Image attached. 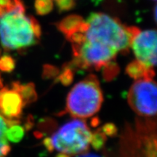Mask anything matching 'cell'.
<instances>
[{"mask_svg": "<svg viewBox=\"0 0 157 157\" xmlns=\"http://www.w3.org/2000/svg\"><path fill=\"white\" fill-rule=\"evenodd\" d=\"M41 26L32 16L25 15V6L0 15V41L5 50H20L36 44Z\"/></svg>", "mask_w": 157, "mask_h": 157, "instance_id": "cell-1", "label": "cell"}, {"mask_svg": "<svg viewBox=\"0 0 157 157\" xmlns=\"http://www.w3.org/2000/svg\"><path fill=\"white\" fill-rule=\"evenodd\" d=\"M84 40L101 43L117 52L127 53L133 37L140 31L135 26H127L117 18L102 13H92L86 21Z\"/></svg>", "mask_w": 157, "mask_h": 157, "instance_id": "cell-2", "label": "cell"}, {"mask_svg": "<svg viewBox=\"0 0 157 157\" xmlns=\"http://www.w3.org/2000/svg\"><path fill=\"white\" fill-rule=\"evenodd\" d=\"M92 135L89 127L82 119H75L60 127L50 138L45 139L44 146L49 150H56L68 156H76L87 151Z\"/></svg>", "mask_w": 157, "mask_h": 157, "instance_id": "cell-3", "label": "cell"}, {"mask_svg": "<svg viewBox=\"0 0 157 157\" xmlns=\"http://www.w3.org/2000/svg\"><path fill=\"white\" fill-rule=\"evenodd\" d=\"M103 101V92L98 78L89 75L71 90L66 98V111L77 119L95 115Z\"/></svg>", "mask_w": 157, "mask_h": 157, "instance_id": "cell-4", "label": "cell"}, {"mask_svg": "<svg viewBox=\"0 0 157 157\" xmlns=\"http://www.w3.org/2000/svg\"><path fill=\"white\" fill-rule=\"evenodd\" d=\"M74 59L66 66L73 68L100 70L114 60L118 52L101 43L84 40L82 44L72 45Z\"/></svg>", "mask_w": 157, "mask_h": 157, "instance_id": "cell-5", "label": "cell"}, {"mask_svg": "<svg viewBox=\"0 0 157 157\" xmlns=\"http://www.w3.org/2000/svg\"><path fill=\"white\" fill-rule=\"evenodd\" d=\"M156 84L153 78H142L129 88L127 100L129 106L140 117H151L156 114Z\"/></svg>", "mask_w": 157, "mask_h": 157, "instance_id": "cell-6", "label": "cell"}, {"mask_svg": "<svg viewBox=\"0 0 157 157\" xmlns=\"http://www.w3.org/2000/svg\"><path fill=\"white\" fill-rule=\"evenodd\" d=\"M156 30H140L131 42L137 60L151 69L156 64Z\"/></svg>", "mask_w": 157, "mask_h": 157, "instance_id": "cell-7", "label": "cell"}, {"mask_svg": "<svg viewBox=\"0 0 157 157\" xmlns=\"http://www.w3.org/2000/svg\"><path fill=\"white\" fill-rule=\"evenodd\" d=\"M24 108L21 96L11 87L0 89V115L10 121H17Z\"/></svg>", "mask_w": 157, "mask_h": 157, "instance_id": "cell-8", "label": "cell"}, {"mask_svg": "<svg viewBox=\"0 0 157 157\" xmlns=\"http://www.w3.org/2000/svg\"><path fill=\"white\" fill-rule=\"evenodd\" d=\"M57 27L68 39L76 33L85 31L87 24L80 15H70L58 23Z\"/></svg>", "mask_w": 157, "mask_h": 157, "instance_id": "cell-9", "label": "cell"}, {"mask_svg": "<svg viewBox=\"0 0 157 157\" xmlns=\"http://www.w3.org/2000/svg\"><path fill=\"white\" fill-rule=\"evenodd\" d=\"M125 71L127 75L135 80L142 78H153L155 76L154 69L147 68L137 60L129 63L127 66Z\"/></svg>", "mask_w": 157, "mask_h": 157, "instance_id": "cell-10", "label": "cell"}, {"mask_svg": "<svg viewBox=\"0 0 157 157\" xmlns=\"http://www.w3.org/2000/svg\"><path fill=\"white\" fill-rule=\"evenodd\" d=\"M11 86L15 90H17V93L21 96L24 106L34 103L36 101L37 93L34 84L33 83L22 84L18 82H13Z\"/></svg>", "mask_w": 157, "mask_h": 157, "instance_id": "cell-11", "label": "cell"}, {"mask_svg": "<svg viewBox=\"0 0 157 157\" xmlns=\"http://www.w3.org/2000/svg\"><path fill=\"white\" fill-rule=\"evenodd\" d=\"M18 123L17 121H10L0 115V157H7L10 151L8 140L6 137V132L10 125Z\"/></svg>", "mask_w": 157, "mask_h": 157, "instance_id": "cell-12", "label": "cell"}, {"mask_svg": "<svg viewBox=\"0 0 157 157\" xmlns=\"http://www.w3.org/2000/svg\"><path fill=\"white\" fill-rule=\"evenodd\" d=\"M25 130L22 126L18 124H13L10 125L6 132V137L7 140L13 143H18L24 137Z\"/></svg>", "mask_w": 157, "mask_h": 157, "instance_id": "cell-13", "label": "cell"}, {"mask_svg": "<svg viewBox=\"0 0 157 157\" xmlns=\"http://www.w3.org/2000/svg\"><path fill=\"white\" fill-rule=\"evenodd\" d=\"M54 0H35L34 8L39 15H48L52 10Z\"/></svg>", "mask_w": 157, "mask_h": 157, "instance_id": "cell-14", "label": "cell"}, {"mask_svg": "<svg viewBox=\"0 0 157 157\" xmlns=\"http://www.w3.org/2000/svg\"><path fill=\"white\" fill-rule=\"evenodd\" d=\"M106 140L107 136L105 135V133L102 131V129L101 128L93 133L90 145H92L95 150H100V149L103 148L104 145H105Z\"/></svg>", "mask_w": 157, "mask_h": 157, "instance_id": "cell-15", "label": "cell"}, {"mask_svg": "<svg viewBox=\"0 0 157 157\" xmlns=\"http://www.w3.org/2000/svg\"><path fill=\"white\" fill-rule=\"evenodd\" d=\"M15 61L10 55H4L0 57V71L5 73H10L15 69Z\"/></svg>", "mask_w": 157, "mask_h": 157, "instance_id": "cell-16", "label": "cell"}, {"mask_svg": "<svg viewBox=\"0 0 157 157\" xmlns=\"http://www.w3.org/2000/svg\"><path fill=\"white\" fill-rule=\"evenodd\" d=\"M22 5V0H0V15Z\"/></svg>", "mask_w": 157, "mask_h": 157, "instance_id": "cell-17", "label": "cell"}, {"mask_svg": "<svg viewBox=\"0 0 157 157\" xmlns=\"http://www.w3.org/2000/svg\"><path fill=\"white\" fill-rule=\"evenodd\" d=\"M103 76L105 79L111 80L117 75L119 71V68L117 63L113 61H111L103 66Z\"/></svg>", "mask_w": 157, "mask_h": 157, "instance_id": "cell-18", "label": "cell"}, {"mask_svg": "<svg viewBox=\"0 0 157 157\" xmlns=\"http://www.w3.org/2000/svg\"><path fill=\"white\" fill-rule=\"evenodd\" d=\"M64 69L63 70L62 73L60 74V76H58V78L60 80V82H61L64 85H68L70 84L71 82L73 81L74 78V74L72 71L71 68L68 67L66 65L63 66Z\"/></svg>", "mask_w": 157, "mask_h": 157, "instance_id": "cell-19", "label": "cell"}, {"mask_svg": "<svg viewBox=\"0 0 157 157\" xmlns=\"http://www.w3.org/2000/svg\"><path fill=\"white\" fill-rule=\"evenodd\" d=\"M60 12L69 11L75 7L76 0H54Z\"/></svg>", "mask_w": 157, "mask_h": 157, "instance_id": "cell-20", "label": "cell"}, {"mask_svg": "<svg viewBox=\"0 0 157 157\" xmlns=\"http://www.w3.org/2000/svg\"><path fill=\"white\" fill-rule=\"evenodd\" d=\"M101 129L106 136H113L117 134V127L113 124H106Z\"/></svg>", "mask_w": 157, "mask_h": 157, "instance_id": "cell-21", "label": "cell"}, {"mask_svg": "<svg viewBox=\"0 0 157 157\" xmlns=\"http://www.w3.org/2000/svg\"><path fill=\"white\" fill-rule=\"evenodd\" d=\"M76 157H104L101 155L96 154H92V153H83V154L76 155Z\"/></svg>", "mask_w": 157, "mask_h": 157, "instance_id": "cell-22", "label": "cell"}, {"mask_svg": "<svg viewBox=\"0 0 157 157\" xmlns=\"http://www.w3.org/2000/svg\"><path fill=\"white\" fill-rule=\"evenodd\" d=\"M56 157H70V156H68L67 154H63V153H59V154L56 156Z\"/></svg>", "mask_w": 157, "mask_h": 157, "instance_id": "cell-23", "label": "cell"}, {"mask_svg": "<svg viewBox=\"0 0 157 157\" xmlns=\"http://www.w3.org/2000/svg\"><path fill=\"white\" fill-rule=\"evenodd\" d=\"M2 87H3V81H2V79L1 74H0V89Z\"/></svg>", "mask_w": 157, "mask_h": 157, "instance_id": "cell-24", "label": "cell"}, {"mask_svg": "<svg viewBox=\"0 0 157 157\" xmlns=\"http://www.w3.org/2000/svg\"><path fill=\"white\" fill-rule=\"evenodd\" d=\"M154 19H155V21H156V17H157V16H156V7H154Z\"/></svg>", "mask_w": 157, "mask_h": 157, "instance_id": "cell-25", "label": "cell"}, {"mask_svg": "<svg viewBox=\"0 0 157 157\" xmlns=\"http://www.w3.org/2000/svg\"><path fill=\"white\" fill-rule=\"evenodd\" d=\"M0 54H1V48H0Z\"/></svg>", "mask_w": 157, "mask_h": 157, "instance_id": "cell-26", "label": "cell"}, {"mask_svg": "<svg viewBox=\"0 0 157 157\" xmlns=\"http://www.w3.org/2000/svg\"><path fill=\"white\" fill-rule=\"evenodd\" d=\"M154 1H155V0H154Z\"/></svg>", "mask_w": 157, "mask_h": 157, "instance_id": "cell-27", "label": "cell"}]
</instances>
